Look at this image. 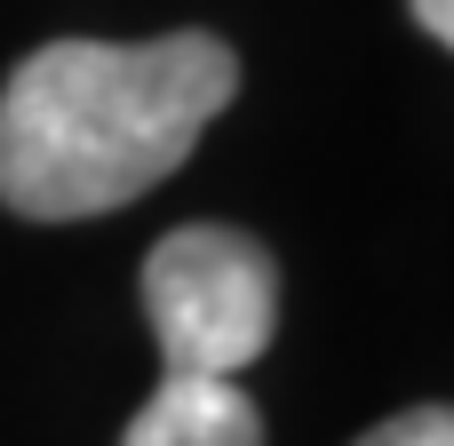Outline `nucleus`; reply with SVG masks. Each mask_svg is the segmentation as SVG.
<instances>
[{
    "label": "nucleus",
    "instance_id": "obj_3",
    "mask_svg": "<svg viewBox=\"0 0 454 446\" xmlns=\"http://www.w3.org/2000/svg\"><path fill=\"white\" fill-rule=\"evenodd\" d=\"M120 446H263V415L231 375H160Z\"/></svg>",
    "mask_w": 454,
    "mask_h": 446
},
{
    "label": "nucleus",
    "instance_id": "obj_2",
    "mask_svg": "<svg viewBox=\"0 0 454 446\" xmlns=\"http://www.w3.org/2000/svg\"><path fill=\"white\" fill-rule=\"evenodd\" d=\"M144 319L168 375H239L271 351L279 271L231 223H184L144 255Z\"/></svg>",
    "mask_w": 454,
    "mask_h": 446
},
{
    "label": "nucleus",
    "instance_id": "obj_4",
    "mask_svg": "<svg viewBox=\"0 0 454 446\" xmlns=\"http://www.w3.org/2000/svg\"><path fill=\"white\" fill-rule=\"evenodd\" d=\"M359 446H454V407H407V415L375 423Z\"/></svg>",
    "mask_w": 454,
    "mask_h": 446
},
{
    "label": "nucleus",
    "instance_id": "obj_1",
    "mask_svg": "<svg viewBox=\"0 0 454 446\" xmlns=\"http://www.w3.org/2000/svg\"><path fill=\"white\" fill-rule=\"evenodd\" d=\"M239 56L215 32L48 40L0 88V207L80 223L168 184L231 104Z\"/></svg>",
    "mask_w": 454,
    "mask_h": 446
},
{
    "label": "nucleus",
    "instance_id": "obj_5",
    "mask_svg": "<svg viewBox=\"0 0 454 446\" xmlns=\"http://www.w3.org/2000/svg\"><path fill=\"white\" fill-rule=\"evenodd\" d=\"M415 24H423L439 48H454V0H415Z\"/></svg>",
    "mask_w": 454,
    "mask_h": 446
}]
</instances>
